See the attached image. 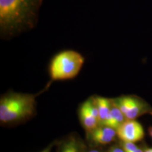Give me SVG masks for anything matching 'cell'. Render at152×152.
Segmentation results:
<instances>
[{
    "label": "cell",
    "mask_w": 152,
    "mask_h": 152,
    "mask_svg": "<svg viewBox=\"0 0 152 152\" xmlns=\"http://www.w3.org/2000/svg\"><path fill=\"white\" fill-rule=\"evenodd\" d=\"M42 0H0L1 34L8 37L32 28Z\"/></svg>",
    "instance_id": "6da1fadb"
},
{
    "label": "cell",
    "mask_w": 152,
    "mask_h": 152,
    "mask_svg": "<svg viewBox=\"0 0 152 152\" xmlns=\"http://www.w3.org/2000/svg\"><path fill=\"white\" fill-rule=\"evenodd\" d=\"M36 95L10 92L0 100V121L7 123L32 115L35 110Z\"/></svg>",
    "instance_id": "7a4b0ae2"
},
{
    "label": "cell",
    "mask_w": 152,
    "mask_h": 152,
    "mask_svg": "<svg viewBox=\"0 0 152 152\" xmlns=\"http://www.w3.org/2000/svg\"><path fill=\"white\" fill-rule=\"evenodd\" d=\"M85 58L74 50H64L55 55L51 60L49 71L52 81H62L74 78L83 65Z\"/></svg>",
    "instance_id": "3957f363"
},
{
    "label": "cell",
    "mask_w": 152,
    "mask_h": 152,
    "mask_svg": "<svg viewBox=\"0 0 152 152\" xmlns=\"http://www.w3.org/2000/svg\"><path fill=\"white\" fill-rule=\"evenodd\" d=\"M127 120H135L150 110L148 104L141 98L134 95L122 96L112 99Z\"/></svg>",
    "instance_id": "277c9868"
},
{
    "label": "cell",
    "mask_w": 152,
    "mask_h": 152,
    "mask_svg": "<svg viewBox=\"0 0 152 152\" xmlns=\"http://www.w3.org/2000/svg\"><path fill=\"white\" fill-rule=\"evenodd\" d=\"M117 136L124 142H135L144 136V130L141 124L135 120L125 121L116 129Z\"/></svg>",
    "instance_id": "5b68a950"
},
{
    "label": "cell",
    "mask_w": 152,
    "mask_h": 152,
    "mask_svg": "<svg viewBox=\"0 0 152 152\" xmlns=\"http://www.w3.org/2000/svg\"><path fill=\"white\" fill-rule=\"evenodd\" d=\"M117 135L116 130L112 127L103 126L101 127H97L92 131L91 138L95 143L105 145L114 140Z\"/></svg>",
    "instance_id": "8992f818"
},
{
    "label": "cell",
    "mask_w": 152,
    "mask_h": 152,
    "mask_svg": "<svg viewBox=\"0 0 152 152\" xmlns=\"http://www.w3.org/2000/svg\"><path fill=\"white\" fill-rule=\"evenodd\" d=\"M125 116L113 102L112 105L102 125L117 129L125 121Z\"/></svg>",
    "instance_id": "52a82bcc"
},
{
    "label": "cell",
    "mask_w": 152,
    "mask_h": 152,
    "mask_svg": "<svg viewBox=\"0 0 152 152\" xmlns=\"http://www.w3.org/2000/svg\"><path fill=\"white\" fill-rule=\"evenodd\" d=\"M80 118L82 124L87 130H94L98 127L99 120L94 116L88 108L87 101L85 102L80 109Z\"/></svg>",
    "instance_id": "ba28073f"
},
{
    "label": "cell",
    "mask_w": 152,
    "mask_h": 152,
    "mask_svg": "<svg viewBox=\"0 0 152 152\" xmlns=\"http://www.w3.org/2000/svg\"><path fill=\"white\" fill-rule=\"evenodd\" d=\"M93 98L99 112V122L102 124L110 110L112 105V99L101 96H96Z\"/></svg>",
    "instance_id": "9c48e42d"
},
{
    "label": "cell",
    "mask_w": 152,
    "mask_h": 152,
    "mask_svg": "<svg viewBox=\"0 0 152 152\" xmlns=\"http://www.w3.org/2000/svg\"><path fill=\"white\" fill-rule=\"evenodd\" d=\"M61 152H79L78 147L75 140L72 139L64 144Z\"/></svg>",
    "instance_id": "30bf717a"
},
{
    "label": "cell",
    "mask_w": 152,
    "mask_h": 152,
    "mask_svg": "<svg viewBox=\"0 0 152 152\" xmlns=\"http://www.w3.org/2000/svg\"><path fill=\"white\" fill-rule=\"evenodd\" d=\"M122 148L125 152H135L138 147L134 144V142H124Z\"/></svg>",
    "instance_id": "8fae6325"
},
{
    "label": "cell",
    "mask_w": 152,
    "mask_h": 152,
    "mask_svg": "<svg viewBox=\"0 0 152 152\" xmlns=\"http://www.w3.org/2000/svg\"><path fill=\"white\" fill-rule=\"evenodd\" d=\"M108 152H125L123 148H121L119 147H114L109 150Z\"/></svg>",
    "instance_id": "7c38bea8"
},
{
    "label": "cell",
    "mask_w": 152,
    "mask_h": 152,
    "mask_svg": "<svg viewBox=\"0 0 152 152\" xmlns=\"http://www.w3.org/2000/svg\"><path fill=\"white\" fill-rule=\"evenodd\" d=\"M144 152H152V148H147Z\"/></svg>",
    "instance_id": "4fadbf2b"
},
{
    "label": "cell",
    "mask_w": 152,
    "mask_h": 152,
    "mask_svg": "<svg viewBox=\"0 0 152 152\" xmlns=\"http://www.w3.org/2000/svg\"><path fill=\"white\" fill-rule=\"evenodd\" d=\"M135 152H144V151H143L142 150H141V149H140V148H138Z\"/></svg>",
    "instance_id": "5bb4252c"
},
{
    "label": "cell",
    "mask_w": 152,
    "mask_h": 152,
    "mask_svg": "<svg viewBox=\"0 0 152 152\" xmlns=\"http://www.w3.org/2000/svg\"><path fill=\"white\" fill-rule=\"evenodd\" d=\"M89 152H100L98 150H91Z\"/></svg>",
    "instance_id": "9a60e30c"
},
{
    "label": "cell",
    "mask_w": 152,
    "mask_h": 152,
    "mask_svg": "<svg viewBox=\"0 0 152 152\" xmlns=\"http://www.w3.org/2000/svg\"><path fill=\"white\" fill-rule=\"evenodd\" d=\"M149 131H150V134H151V136L152 137V127L150 129Z\"/></svg>",
    "instance_id": "2e32d148"
},
{
    "label": "cell",
    "mask_w": 152,
    "mask_h": 152,
    "mask_svg": "<svg viewBox=\"0 0 152 152\" xmlns=\"http://www.w3.org/2000/svg\"><path fill=\"white\" fill-rule=\"evenodd\" d=\"M49 152V150H48V149H47V150L45 151H44V152Z\"/></svg>",
    "instance_id": "e0dca14e"
}]
</instances>
